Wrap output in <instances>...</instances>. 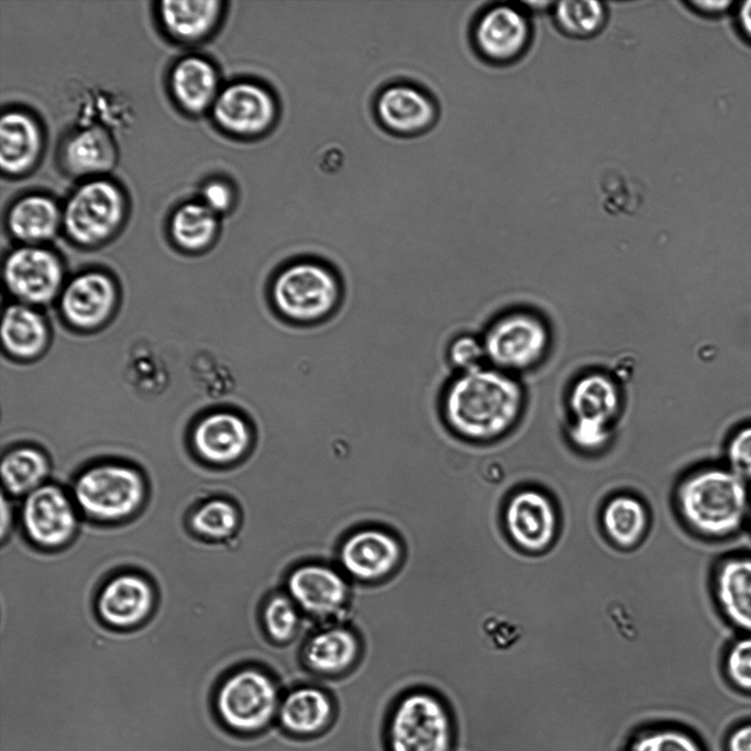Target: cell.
Listing matches in <instances>:
<instances>
[{"label":"cell","mask_w":751,"mask_h":751,"mask_svg":"<svg viewBox=\"0 0 751 751\" xmlns=\"http://www.w3.org/2000/svg\"><path fill=\"white\" fill-rule=\"evenodd\" d=\"M189 520V524L196 534L213 541L230 538L240 523L236 507L222 498H213L202 502L195 509Z\"/></svg>","instance_id":"obj_35"},{"label":"cell","mask_w":751,"mask_h":751,"mask_svg":"<svg viewBox=\"0 0 751 751\" xmlns=\"http://www.w3.org/2000/svg\"><path fill=\"white\" fill-rule=\"evenodd\" d=\"M739 16L743 32L751 38V1L742 4Z\"/></svg>","instance_id":"obj_43"},{"label":"cell","mask_w":751,"mask_h":751,"mask_svg":"<svg viewBox=\"0 0 751 751\" xmlns=\"http://www.w3.org/2000/svg\"><path fill=\"white\" fill-rule=\"evenodd\" d=\"M573 444L585 452H597L604 449L611 437V427L573 420L568 430Z\"/></svg>","instance_id":"obj_40"},{"label":"cell","mask_w":751,"mask_h":751,"mask_svg":"<svg viewBox=\"0 0 751 751\" xmlns=\"http://www.w3.org/2000/svg\"><path fill=\"white\" fill-rule=\"evenodd\" d=\"M211 110L222 130L245 139L261 137L273 131L280 113L276 95L252 80L234 81L220 89Z\"/></svg>","instance_id":"obj_9"},{"label":"cell","mask_w":751,"mask_h":751,"mask_svg":"<svg viewBox=\"0 0 751 751\" xmlns=\"http://www.w3.org/2000/svg\"><path fill=\"white\" fill-rule=\"evenodd\" d=\"M335 715L334 702L324 689L301 685L283 695L276 724L292 738L308 739L325 732Z\"/></svg>","instance_id":"obj_18"},{"label":"cell","mask_w":751,"mask_h":751,"mask_svg":"<svg viewBox=\"0 0 751 751\" xmlns=\"http://www.w3.org/2000/svg\"><path fill=\"white\" fill-rule=\"evenodd\" d=\"M448 358L460 373L483 367L487 360L483 341L470 334L459 335L449 344Z\"/></svg>","instance_id":"obj_39"},{"label":"cell","mask_w":751,"mask_h":751,"mask_svg":"<svg viewBox=\"0 0 751 751\" xmlns=\"http://www.w3.org/2000/svg\"><path fill=\"white\" fill-rule=\"evenodd\" d=\"M291 599L305 611L327 617L334 615L345 604L349 587L344 578L331 567L307 564L297 567L288 577Z\"/></svg>","instance_id":"obj_19"},{"label":"cell","mask_w":751,"mask_h":751,"mask_svg":"<svg viewBox=\"0 0 751 751\" xmlns=\"http://www.w3.org/2000/svg\"><path fill=\"white\" fill-rule=\"evenodd\" d=\"M748 516H749V521H750V524H751V504H750V508H749Z\"/></svg>","instance_id":"obj_46"},{"label":"cell","mask_w":751,"mask_h":751,"mask_svg":"<svg viewBox=\"0 0 751 751\" xmlns=\"http://www.w3.org/2000/svg\"><path fill=\"white\" fill-rule=\"evenodd\" d=\"M715 594L725 617L751 633V557L726 559L715 575Z\"/></svg>","instance_id":"obj_24"},{"label":"cell","mask_w":751,"mask_h":751,"mask_svg":"<svg viewBox=\"0 0 751 751\" xmlns=\"http://www.w3.org/2000/svg\"><path fill=\"white\" fill-rule=\"evenodd\" d=\"M622 751H704L697 739L675 725L641 727L625 742Z\"/></svg>","instance_id":"obj_34"},{"label":"cell","mask_w":751,"mask_h":751,"mask_svg":"<svg viewBox=\"0 0 751 751\" xmlns=\"http://www.w3.org/2000/svg\"><path fill=\"white\" fill-rule=\"evenodd\" d=\"M222 2L162 1L158 14L166 32L178 41L196 42L208 35L222 13Z\"/></svg>","instance_id":"obj_28"},{"label":"cell","mask_w":751,"mask_h":751,"mask_svg":"<svg viewBox=\"0 0 751 751\" xmlns=\"http://www.w3.org/2000/svg\"><path fill=\"white\" fill-rule=\"evenodd\" d=\"M169 86L177 104L189 113L211 108L220 92L216 68L199 56L179 59L170 71Z\"/></svg>","instance_id":"obj_23"},{"label":"cell","mask_w":751,"mask_h":751,"mask_svg":"<svg viewBox=\"0 0 751 751\" xmlns=\"http://www.w3.org/2000/svg\"><path fill=\"white\" fill-rule=\"evenodd\" d=\"M218 230V214L201 201L179 206L170 219V234L175 243L196 251L208 246Z\"/></svg>","instance_id":"obj_32"},{"label":"cell","mask_w":751,"mask_h":751,"mask_svg":"<svg viewBox=\"0 0 751 751\" xmlns=\"http://www.w3.org/2000/svg\"><path fill=\"white\" fill-rule=\"evenodd\" d=\"M125 208V198L118 185L108 179L92 178L68 197L62 209V227L77 244L96 245L119 229Z\"/></svg>","instance_id":"obj_7"},{"label":"cell","mask_w":751,"mask_h":751,"mask_svg":"<svg viewBox=\"0 0 751 751\" xmlns=\"http://www.w3.org/2000/svg\"><path fill=\"white\" fill-rule=\"evenodd\" d=\"M487 360L502 372L523 371L538 364L550 344L545 323L527 311L497 319L483 340Z\"/></svg>","instance_id":"obj_8"},{"label":"cell","mask_w":751,"mask_h":751,"mask_svg":"<svg viewBox=\"0 0 751 751\" xmlns=\"http://www.w3.org/2000/svg\"><path fill=\"white\" fill-rule=\"evenodd\" d=\"M1 510H2V512H1V518H2V521H1V538L4 539V538H5V533H7V532L9 531V529H10V522H11V518H10V517H11V512H10L9 504H8V501L5 500V498H4L3 495H2V498H1Z\"/></svg>","instance_id":"obj_44"},{"label":"cell","mask_w":751,"mask_h":751,"mask_svg":"<svg viewBox=\"0 0 751 751\" xmlns=\"http://www.w3.org/2000/svg\"><path fill=\"white\" fill-rule=\"evenodd\" d=\"M696 7L699 9H705L707 11H716L714 7L717 10H724L727 5L730 4L728 1H700V2H694Z\"/></svg>","instance_id":"obj_45"},{"label":"cell","mask_w":751,"mask_h":751,"mask_svg":"<svg viewBox=\"0 0 751 751\" xmlns=\"http://www.w3.org/2000/svg\"><path fill=\"white\" fill-rule=\"evenodd\" d=\"M7 224L16 240L29 245H36L56 235L63 224V213L51 197L31 194L19 198L11 205Z\"/></svg>","instance_id":"obj_25"},{"label":"cell","mask_w":751,"mask_h":751,"mask_svg":"<svg viewBox=\"0 0 751 751\" xmlns=\"http://www.w3.org/2000/svg\"><path fill=\"white\" fill-rule=\"evenodd\" d=\"M48 331L41 313L25 303L5 308L1 321L2 345L11 355L32 358L46 346Z\"/></svg>","instance_id":"obj_29"},{"label":"cell","mask_w":751,"mask_h":751,"mask_svg":"<svg viewBox=\"0 0 751 751\" xmlns=\"http://www.w3.org/2000/svg\"><path fill=\"white\" fill-rule=\"evenodd\" d=\"M400 557L396 539L378 529H363L350 535L340 552L344 570L361 581H375L394 570Z\"/></svg>","instance_id":"obj_20"},{"label":"cell","mask_w":751,"mask_h":751,"mask_svg":"<svg viewBox=\"0 0 751 751\" xmlns=\"http://www.w3.org/2000/svg\"><path fill=\"white\" fill-rule=\"evenodd\" d=\"M201 202L216 214L229 211L235 199L233 187L223 179L206 183L201 190Z\"/></svg>","instance_id":"obj_41"},{"label":"cell","mask_w":751,"mask_h":751,"mask_svg":"<svg viewBox=\"0 0 751 751\" xmlns=\"http://www.w3.org/2000/svg\"><path fill=\"white\" fill-rule=\"evenodd\" d=\"M728 467L746 482H751V422L739 426L726 445Z\"/></svg>","instance_id":"obj_37"},{"label":"cell","mask_w":751,"mask_h":751,"mask_svg":"<svg viewBox=\"0 0 751 751\" xmlns=\"http://www.w3.org/2000/svg\"><path fill=\"white\" fill-rule=\"evenodd\" d=\"M42 133L34 118L20 110L4 112L0 120V165L14 176L30 169L38 158Z\"/></svg>","instance_id":"obj_22"},{"label":"cell","mask_w":751,"mask_h":751,"mask_svg":"<svg viewBox=\"0 0 751 751\" xmlns=\"http://www.w3.org/2000/svg\"><path fill=\"white\" fill-rule=\"evenodd\" d=\"M375 117L388 133L400 137L421 135L439 119V107L427 91L397 82L383 88L375 99Z\"/></svg>","instance_id":"obj_14"},{"label":"cell","mask_w":751,"mask_h":751,"mask_svg":"<svg viewBox=\"0 0 751 751\" xmlns=\"http://www.w3.org/2000/svg\"><path fill=\"white\" fill-rule=\"evenodd\" d=\"M3 279L21 303L45 305L62 291L64 269L52 251L40 245H22L11 251L3 264Z\"/></svg>","instance_id":"obj_12"},{"label":"cell","mask_w":751,"mask_h":751,"mask_svg":"<svg viewBox=\"0 0 751 751\" xmlns=\"http://www.w3.org/2000/svg\"><path fill=\"white\" fill-rule=\"evenodd\" d=\"M141 473L128 465L104 463L84 471L73 486L77 507L89 519L117 522L135 513L145 499Z\"/></svg>","instance_id":"obj_6"},{"label":"cell","mask_w":751,"mask_h":751,"mask_svg":"<svg viewBox=\"0 0 751 751\" xmlns=\"http://www.w3.org/2000/svg\"><path fill=\"white\" fill-rule=\"evenodd\" d=\"M281 697L268 674L247 667L233 672L221 682L213 705L224 728L250 737L276 724Z\"/></svg>","instance_id":"obj_5"},{"label":"cell","mask_w":751,"mask_h":751,"mask_svg":"<svg viewBox=\"0 0 751 751\" xmlns=\"http://www.w3.org/2000/svg\"><path fill=\"white\" fill-rule=\"evenodd\" d=\"M728 751H751V722L737 727L728 737Z\"/></svg>","instance_id":"obj_42"},{"label":"cell","mask_w":751,"mask_h":751,"mask_svg":"<svg viewBox=\"0 0 751 751\" xmlns=\"http://www.w3.org/2000/svg\"><path fill=\"white\" fill-rule=\"evenodd\" d=\"M573 420L611 427L620 409L619 389L608 375L589 373L578 378L570 391Z\"/></svg>","instance_id":"obj_27"},{"label":"cell","mask_w":751,"mask_h":751,"mask_svg":"<svg viewBox=\"0 0 751 751\" xmlns=\"http://www.w3.org/2000/svg\"><path fill=\"white\" fill-rule=\"evenodd\" d=\"M725 669L736 687L751 692V634L732 643L726 654Z\"/></svg>","instance_id":"obj_38"},{"label":"cell","mask_w":751,"mask_h":751,"mask_svg":"<svg viewBox=\"0 0 751 751\" xmlns=\"http://www.w3.org/2000/svg\"><path fill=\"white\" fill-rule=\"evenodd\" d=\"M675 501L689 529L706 537H724L739 529L748 516L747 482L728 466L708 465L685 476Z\"/></svg>","instance_id":"obj_2"},{"label":"cell","mask_w":751,"mask_h":751,"mask_svg":"<svg viewBox=\"0 0 751 751\" xmlns=\"http://www.w3.org/2000/svg\"><path fill=\"white\" fill-rule=\"evenodd\" d=\"M523 391L508 373L479 367L460 373L445 388L442 415L457 435L476 442L510 431L523 408Z\"/></svg>","instance_id":"obj_1"},{"label":"cell","mask_w":751,"mask_h":751,"mask_svg":"<svg viewBox=\"0 0 751 751\" xmlns=\"http://www.w3.org/2000/svg\"><path fill=\"white\" fill-rule=\"evenodd\" d=\"M501 515L506 532L520 551L544 553L555 543L560 515L551 496L543 490L523 487L515 492Z\"/></svg>","instance_id":"obj_11"},{"label":"cell","mask_w":751,"mask_h":751,"mask_svg":"<svg viewBox=\"0 0 751 751\" xmlns=\"http://www.w3.org/2000/svg\"><path fill=\"white\" fill-rule=\"evenodd\" d=\"M154 601L150 582L140 574L126 572L103 585L97 598V611L106 625L128 629L147 619Z\"/></svg>","instance_id":"obj_16"},{"label":"cell","mask_w":751,"mask_h":751,"mask_svg":"<svg viewBox=\"0 0 751 751\" xmlns=\"http://www.w3.org/2000/svg\"><path fill=\"white\" fill-rule=\"evenodd\" d=\"M252 442L251 424L233 411H216L203 417L192 433L197 454L214 465H227L240 460Z\"/></svg>","instance_id":"obj_15"},{"label":"cell","mask_w":751,"mask_h":751,"mask_svg":"<svg viewBox=\"0 0 751 751\" xmlns=\"http://www.w3.org/2000/svg\"><path fill=\"white\" fill-rule=\"evenodd\" d=\"M115 158L112 137L97 125L69 133L60 147L62 166L75 177L101 175L113 167Z\"/></svg>","instance_id":"obj_21"},{"label":"cell","mask_w":751,"mask_h":751,"mask_svg":"<svg viewBox=\"0 0 751 751\" xmlns=\"http://www.w3.org/2000/svg\"><path fill=\"white\" fill-rule=\"evenodd\" d=\"M115 301L113 280L101 272H86L74 277L63 288L60 309L71 325L92 329L110 317Z\"/></svg>","instance_id":"obj_17"},{"label":"cell","mask_w":751,"mask_h":751,"mask_svg":"<svg viewBox=\"0 0 751 751\" xmlns=\"http://www.w3.org/2000/svg\"><path fill=\"white\" fill-rule=\"evenodd\" d=\"M607 16V8L600 1H561L553 8L555 26L573 38L597 35L604 29Z\"/></svg>","instance_id":"obj_33"},{"label":"cell","mask_w":751,"mask_h":751,"mask_svg":"<svg viewBox=\"0 0 751 751\" xmlns=\"http://www.w3.org/2000/svg\"><path fill=\"white\" fill-rule=\"evenodd\" d=\"M21 523L33 544L58 549L70 542L79 521L75 504L67 493L57 485L44 484L25 496Z\"/></svg>","instance_id":"obj_13"},{"label":"cell","mask_w":751,"mask_h":751,"mask_svg":"<svg viewBox=\"0 0 751 751\" xmlns=\"http://www.w3.org/2000/svg\"><path fill=\"white\" fill-rule=\"evenodd\" d=\"M357 651V640L352 631L333 627L310 638L305 648V661L317 673L338 674L352 665Z\"/></svg>","instance_id":"obj_30"},{"label":"cell","mask_w":751,"mask_h":751,"mask_svg":"<svg viewBox=\"0 0 751 751\" xmlns=\"http://www.w3.org/2000/svg\"><path fill=\"white\" fill-rule=\"evenodd\" d=\"M454 716L435 694L413 691L400 697L388 716V751H453Z\"/></svg>","instance_id":"obj_4"},{"label":"cell","mask_w":751,"mask_h":751,"mask_svg":"<svg viewBox=\"0 0 751 751\" xmlns=\"http://www.w3.org/2000/svg\"><path fill=\"white\" fill-rule=\"evenodd\" d=\"M532 40V25L524 9L498 3L485 9L472 27V43L487 63L508 65L520 59Z\"/></svg>","instance_id":"obj_10"},{"label":"cell","mask_w":751,"mask_h":751,"mask_svg":"<svg viewBox=\"0 0 751 751\" xmlns=\"http://www.w3.org/2000/svg\"><path fill=\"white\" fill-rule=\"evenodd\" d=\"M342 299V284L329 265L298 259L274 276L270 300L276 312L297 324H312L329 318Z\"/></svg>","instance_id":"obj_3"},{"label":"cell","mask_w":751,"mask_h":751,"mask_svg":"<svg viewBox=\"0 0 751 751\" xmlns=\"http://www.w3.org/2000/svg\"><path fill=\"white\" fill-rule=\"evenodd\" d=\"M1 481L11 496H27L44 485L49 464L44 453L32 446L9 451L1 461Z\"/></svg>","instance_id":"obj_31"},{"label":"cell","mask_w":751,"mask_h":751,"mask_svg":"<svg viewBox=\"0 0 751 751\" xmlns=\"http://www.w3.org/2000/svg\"><path fill=\"white\" fill-rule=\"evenodd\" d=\"M263 617L267 633L277 642L288 641L299 622L294 600L285 595L272 597L264 608Z\"/></svg>","instance_id":"obj_36"},{"label":"cell","mask_w":751,"mask_h":751,"mask_svg":"<svg viewBox=\"0 0 751 751\" xmlns=\"http://www.w3.org/2000/svg\"><path fill=\"white\" fill-rule=\"evenodd\" d=\"M648 506L630 493L614 494L599 515L601 529L608 541L620 550L638 546L648 533Z\"/></svg>","instance_id":"obj_26"}]
</instances>
